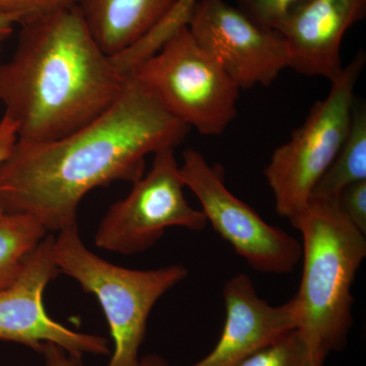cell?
Wrapping results in <instances>:
<instances>
[{
  "label": "cell",
  "instance_id": "obj_1",
  "mask_svg": "<svg viewBox=\"0 0 366 366\" xmlns=\"http://www.w3.org/2000/svg\"><path fill=\"white\" fill-rule=\"evenodd\" d=\"M189 131L129 74L90 124L48 143L18 141L0 165V211L32 215L48 232L78 226L79 204L91 190L136 182L147 156L177 148Z\"/></svg>",
  "mask_w": 366,
  "mask_h": 366
},
{
  "label": "cell",
  "instance_id": "obj_2",
  "mask_svg": "<svg viewBox=\"0 0 366 366\" xmlns=\"http://www.w3.org/2000/svg\"><path fill=\"white\" fill-rule=\"evenodd\" d=\"M20 26L13 56L0 64V103L19 142L69 136L117 100L127 76L96 42L79 4Z\"/></svg>",
  "mask_w": 366,
  "mask_h": 366
},
{
  "label": "cell",
  "instance_id": "obj_3",
  "mask_svg": "<svg viewBox=\"0 0 366 366\" xmlns=\"http://www.w3.org/2000/svg\"><path fill=\"white\" fill-rule=\"evenodd\" d=\"M289 222L300 231L303 268L293 298L296 330L320 360L344 350L353 325L352 286L366 257L365 235L333 199L312 197Z\"/></svg>",
  "mask_w": 366,
  "mask_h": 366
},
{
  "label": "cell",
  "instance_id": "obj_4",
  "mask_svg": "<svg viewBox=\"0 0 366 366\" xmlns=\"http://www.w3.org/2000/svg\"><path fill=\"white\" fill-rule=\"evenodd\" d=\"M52 254L60 273L78 282L102 307L114 346L107 366H139L152 310L187 278V269L182 264L151 269L117 266L86 247L79 226L59 231Z\"/></svg>",
  "mask_w": 366,
  "mask_h": 366
},
{
  "label": "cell",
  "instance_id": "obj_5",
  "mask_svg": "<svg viewBox=\"0 0 366 366\" xmlns=\"http://www.w3.org/2000/svg\"><path fill=\"white\" fill-rule=\"evenodd\" d=\"M363 50L331 81L290 139L272 154L264 174L279 215L291 220L307 207L317 183L348 136L355 107V86L365 66Z\"/></svg>",
  "mask_w": 366,
  "mask_h": 366
},
{
  "label": "cell",
  "instance_id": "obj_6",
  "mask_svg": "<svg viewBox=\"0 0 366 366\" xmlns=\"http://www.w3.org/2000/svg\"><path fill=\"white\" fill-rule=\"evenodd\" d=\"M159 103L190 129L219 136L237 117L240 89L189 26L132 71Z\"/></svg>",
  "mask_w": 366,
  "mask_h": 366
},
{
  "label": "cell",
  "instance_id": "obj_7",
  "mask_svg": "<svg viewBox=\"0 0 366 366\" xmlns=\"http://www.w3.org/2000/svg\"><path fill=\"white\" fill-rule=\"evenodd\" d=\"M184 187L175 149L154 154L150 171L132 183L129 194L106 212L96 231V247L134 255L153 247L168 228L204 230L208 224L206 216L190 206Z\"/></svg>",
  "mask_w": 366,
  "mask_h": 366
},
{
  "label": "cell",
  "instance_id": "obj_8",
  "mask_svg": "<svg viewBox=\"0 0 366 366\" xmlns=\"http://www.w3.org/2000/svg\"><path fill=\"white\" fill-rule=\"evenodd\" d=\"M179 170L207 221L252 269L277 274L295 269L302 255L301 243L235 197L226 187L222 169L209 165L201 152L187 149Z\"/></svg>",
  "mask_w": 366,
  "mask_h": 366
},
{
  "label": "cell",
  "instance_id": "obj_9",
  "mask_svg": "<svg viewBox=\"0 0 366 366\" xmlns=\"http://www.w3.org/2000/svg\"><path fill=\"white\" fill-rule=\"evenodd\" d=\"M189 29L240 91L268 86L289 69L281 33L257 25L227 0H199Z\"/></svg>",
  "mask_w": 366,
  "mask_h": 366
},
{
  "label": "cell",
  "instance_id": "obj_10",
  "mask_svg": "<svg viewBox=\"0 0 366 366\" xmlns=\"http://www.w3.org/2000/svg\"><path fill=\"white\" fill-rule=\"evenodd\" d=\"M54 236L47 235L26 259L16 280L0 290V341L13 342L41 353L53 343L71 355H108L107 339L81 333L59 324L46 312L43 296L60 273L52 254Z\"/></svg>",
  "mask_w": 366,
  "mask_h": 366
},
{
  "label": "cell",
  "instance_id": "obj_11",
  "mask_svg": "<svg viewBox=\"0 0 366 366\" xmlns=\"http://www.w3.org/2000/svg\"><path fill=\"white\" fill-rule=\"evenodd\" d=\"M365 14L366 0H302L277 30L287 47L289 69L331 83L344 67V36Z\"/></svg>",
  "mask_w": 366,
  "mask_h": 366
},
{
  "label": "cell",
  "instance_id": "obj_12",
  "mask_svg": "<svg viewBox=\"0 0 366 366\" xmlns=\"http://www.w3.org/2000/svg\"><path fill=\"white\" fill-rule=\"evenodd\" d=\"M223 298L226 319L220 339L208 355L190 366H238L296 329L295 300L269 305L245 274L226 282Z\"/></svg>",
  "mask_w": 366,
  "mask_h": 366
},
{
  "label": "cell",
  "instance_id": "obj_13",
  "mask_svg": "<svg viewBox=\"0 0 366 366\" xmlns=\"http://www.w3.org/2000/svg\"><path fill=\"white\" fill-rule=\"evenodd\" d=\"M177 0H81L96 42L112 57L131 47L157 25Z\"/></svg>",
  "mask_w": 366,
  "mask_h": 366
},
{
  "label": "cell",
  "instance_id": "obj_14",
  "mask_svg": "<svg viewBox=\"0 0 366 366\" xmlns=\"http://www.w3.org/2000/svg\"><path fill=\"white\" fill-rule=\"evenodd\" d=\"M366 180V110L365 106L355 103L348 136L317 183L312 197L333 199L353 183ZM310 197V199H312Z\"/></svg>",
  "mask_w": 366,
  "mask_h": 366
},
{
  "label": "cell",
  "instance_id": "obj_15",
  "mask_svg": "<svg viewBox=\"0 0 366 366\" xmlns=\"http://www.w3.org/2000/svg\"><path fill=\"white\" fill-rule=\"evenodd\" d=\"M48 231L32 215L2 213L0 215V290L13 284Z\"/></svg>",
  "mask_w": 366,
  "mask_h": 366
},
{
  "label": "cell",
  "instance_id": "obj_16",
  "mask_svg": "<svg viewBox=\"0 0 366 366\" xmlns=\"http://www.w3.org/2000/svg\"><path fill=\"white\" fill-rule=\"evenodd\" d=\"M199 0H177L157 25L131 47L112 57L114 66L124 76H129L137 64L160 50L171 37L187 28Z\"/></svg>",
  "mask_w": 366,
  "mask_h": 366
},
{
  "label": "cell",
  "instance_id": "obj_17",
  "mask_svg": "<svg viewBox=\"0 0 366 366\" xmlns=\"http://www.w3.org/2000/svg\"><path fill=\"white\" fill-rule=\"evenodd\" d=\"M238 366H325V361L315 355L307 340L295 329Z\"/></svg>",
  "mask_w": 366,
  "mask_h": 366
},
{
  "label": "cell",
  "instance_id": "obj_18",
  "mask_svg": "<svg viewBox=\"0 0 366 366\" xmlns=\"http://www.w3.org/2000/svg\"><path fill=\"white\" fill-rule=\"evenodd\" d=\"M302 0H234V6L264 28L278 30Z\"/></svg>",
  "mask_w": 366,
  "mask_h": 366
},
{
  "label": "cell",
  "instance_id": "obj_19",
  "mask_svg": "<svg viewBox=\"0 0 366 366\" xmlns=\"http://www.w3.org/2000/svg\"><path fill=\"white\" fill-rule=\"evenodd\" d=\"M81 0H0V16L11 19L16 24L51 13L57 9L76 6Z\"/></svg>",
  "mask_w": 366,
  "mask_h": 366
},
{
  "label": "cell",
  "instance_id": "obj_20",
  "mask_svg": "<svg viewBox=\"0 0 366 366\" xmlns=\"http://www.w3.org/2000/svg\"><path fill=\"white\" fill-rule=\"evenodd\" d=\"M339 209L354 227L366 234V180L353 183L337 197Z\"/></svg>",
  "mask_w": 366,
  "mask_h": 366
},
{
  "label": "cell",
  "instance_id": "obj_21",
  "mask_svg": "<svg viewBox=\"0 0 366 366\" xmlns=\"http://www.w3.org/2000/svg\"><path fill=\"white\" fill-rule=\"evenodd\" d=\"M18 141V127L13 120L4 115L0 119V165L9 157Z\"/></svg>",
  "mask_w": 366,
  "mask_h": 366
},
{
  "label": "cell",
  "instance_id": "obj_22",
  "mask_svg": "<svg viewBox=\"0 0 366 366\" xmlns=\"http://www.w3.org/2000/svg\"><path fill=\"white\" fill-rule=\"evenodd\" d=\"M45 360V366H84L81 357L71 355L61 347L47 343L41 350Z\"/></svg>",
  "mask_w": 366,
  "mask_h": 366
},
{
  "label": "cell",
  "instance_id": "obj_23",
  "mask_svg": "<svg viewBox=\"0 0 366 366\" xmlns=\"http://www.w3.org/2000/svg\"><path fill=\"white\" fill-rule=\"evenodd\" d=\"M14 25L16 23L11 19L0 16V52L4 48V43L13 33Z\"/></svg>",
  "mask_w": 366,
  "mask_h": 366
},
{
  "label": "cell",
  "instance_id": "obj_24",
  "mask_svg": "<svg viewBox=\"0 0 366 366\" xmlns=\"http://www.w3.org/2000/svg\"><path fill=\"white\" fill-rule=\"evenodd\" d=\"M139 366H170L168 361L158 354L152 353L144 355L139 360Z\"/></svg>",
  "mask_w": 366,
  "mask_h": 366
}]
</instances>
